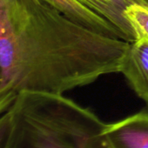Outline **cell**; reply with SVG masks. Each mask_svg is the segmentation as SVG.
<instances>
[{"mask_svg": "<svg viewBox=\"0 0 148 148\" xmlns=\"http://www.w3.org/2000/svg\"><path fill=\"white\" fill-rule=\"evenodd\" d=\"M129 42L92 32L41 0H0L6 89L63 94L119 72Z\"/></svg>", "mask_w": 148, "mask_h": 148, "instance_id": "1", "label": "cell"}, {"mask_svg": "<svg viewBox=\"0 0 148 148\" xmlns=\"http://www.w3.org/2000/svg\"><path fill=\"white\" fill-rule=\"evenodd\" d=\"M6 112L5 148H112L106 124L63 94L23 92Z\"/></svg>", "mask_w": 148, "mask_h": 148, "instance_id": "2", "label": "cell"}, {"mask_svg": "<svg viewBox=\"0 0 148 148\" xmlns=\"http://www.w3.org/2000/svg\"><path fill=\"white\" fill-rule=\"evenodd\" d=\"M119 72L134 92L148 106V40L138 38L129 42Z\"/></svg>", "mask_w": 148, "mask_h": 148, "instance_id": "3", "label": "cell"}, {"mask_svg": "<svg viewBox=\"0 0 148 148\" xmlns=\"http://www.w3.org/2000/svg\"><path fill=\"white\" fill-rule=\"evenodd\" d=\"M106 133L112 148H148V112L106 124Z\"/></svg>", "mask_w": 148, "mask_h": 148, "instance_id": "4", "label": "cell"}, {"mask_svg": "<svg viewBox=\"0 0 148 148\" xmlns=\"http://www.w3.org/2000/svg\"><path fill=\"white\" fill-rule=\"evenodd\" d=\"M53 6L68 18L106 37L125 40L123 34L111 23L87 9L77 0H41Z\"/></svg>", "mask_w": 148, "mask_h": 148, "instance_id": "5", "label": "cell"}, {"mask_svg": "<svg viewBox=\"0 0 148 148\" xmlns=\"http://www.w3.org/2000/svg\"><path fill=\"white\" fill-rule=\"evenodd\" d=\"M112 25L124 36L126 42L136 40L135 32L125 15V10L133 4H147L145 0H77Z\"/></svg>", "mask_w": 148, "mask_h": 148, "instance_id": "6", "label": "cell"}, {"mask_svg": "<svg viewBox=\"0 0 148 148\" xmlns=\"http://www.w3.org/2000/svg\"><path fill=\"white\" fill-rule=\"evenodd\" d=\"M125 15L135 32L136 39L148 40V4H133L125 10Z\"/></svg>", "mask_w": 148, "mask_h": 148, "instance_id": "7", "label": "cell"}, {"mask_svg": "<svg viewBox=\"0 0 148 148\" xmlns=\"http://www.w3.org/2000/svg\"><path fill=\"white\" fill-rule=\"evenodd\" d=\"M17 95L9 92L4 83L2 69L0 67V116L5 113L13 103Z\"/></svg>", "mask_w": 148, "mask_h": 148, "instance_id": "8", "label": "cell"}, {"mask_svg": "<svg viewBox=\"0 0 148 148\" xmlns=\"http://www.w3.org/2000/svg\"><path fill=\"white\" fill-rule=\"evenodd\" d=\"M10 131V119L5 112L0 116V148H5Z\"/></svg>", "mask_w": 148, "mask_h": 148, "instance_id": "9", "label": "cell"}, {"mask_svg": "<svg viewBox=\"0 0 148 148\" xmlns=\"http://www.w3.org/2000/svg\"><path fill=\"white\" fill-rule=\"evenodd\" d=\"M145 2H146L147 4H148V0H145Z\"/></svg>", "mask_w": 148, "mask_h": 148, "instance_id": "10", "label": "cell"}]
</instances>
